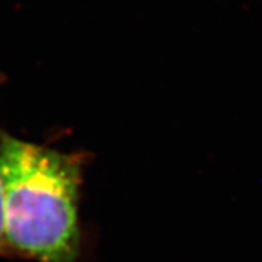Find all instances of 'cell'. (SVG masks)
I'll use <instances>...</instances> for the list:
<instances>
[{"mask_svg": "<svg viewBox=\"0 0 262 262\" xmlns=\"http://www.w3.org/2000/svg\"><path fill=\"white\" fill-rule=\"evenodd\" d=\"M89 158L0 131L6 256L79 262L80 201Z\"/></svg>", "mask_w": 262, "mask_h": 262, "instance_id": "cell-1", "label": "cell"}, {"mask_svg": "<svg viewBox=\"0 0 262 262\" xmlns=\"http://www.w3.org/2000/svg\"><path fill=\"white\" fill-rule=\"evenodd\" d=\"M0 256H6V242H5V207H3V185L0 177Z\"/></svg>", "mask_w": 262, "mask_h": 262, "instance_id": "cell-2", "label": "cell"}]
</instances>
